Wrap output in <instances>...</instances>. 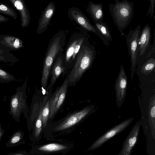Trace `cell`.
I'll list each match as a JSON object with an SVG mask.
<instances>
[{"mask_svg": "<svg viewBox=\"0 0 155 155\" xmlns=\"http://www.w3.org/2000/svg\"><path fill=\"white\" fill-rule=\"evenodd\" d=\"M26 87L25 81L21 86L16 88V92L10 98L8 113L17 121L20 120L22 113L25 117L28 116V107L26 102Z\"/></svg>", "mask_w": 155, "mask_h": 155, "instance_id": "obj_4", "label": "cell"}, {"mask_svg": "<svg viewBox=\"0 0 155 155\" xmlns=\"http://www.w3.org/2000/svg\"><path fill=\"white\" fill-rule=\"evenodd\" d=\"M88 39L87 37L81 33H75L71 37L64 54V61L67 64L75 60L82 45Z\"/></svg>", "mask_w": 155, "mask_h": 155, "instance_id": "obj_6", "label": "cell"}, {"mask_svg": "<svg viewBox=\"0 0 155 155\" xmlns=\"http://www.w3.org/2000/svg\"><path fill=\"white\" fill-rule=\"evenodd\" d=\"M127 83V78L123 65L121 64L120 71L115 82L114 89L117 105L120 108L125 99Z\"/></svg>", "mask_w": 155, "mask_h": 155, "instance_id": "obj_8", "label": "cell"}, {"mask_svg": "<svg viewBox=\"0 0 155 155\" xmlns=\"http://www.w3.org/2000/svg\"><path fill=\"white\" fill-rule=\"evenodd\" d=\"M21 134L20 132H17L12 137L10 140V143L14 144L18 142L20 140Z\"/></svg>", "mask_w": 155, "mask_h": 155, "instance_id": "obj_27", "label": "cell"}, {"mask_svg": "<svg viewBox=\"0 0 155 155\" xmlns=\"http://www.w3.org/2000/svg\"><path fill=\"white\" fill-rule=\"evenodd\" d=\"M96 55L95 47L90 44L88 39L82 44L80 49L69 76L68 81L74 82L80 78L90 67Z\"/></svg>", "mask_w": 155, "mask_h": 155, "instance_id": "obj_2", "label": "cell"}, {"mask_svg": "<svg viewBox=\"0 0 155 155\" xmlns=\"http://www.w3.org/2000/svg\"><path fill=\"white\" fill-rule=\"evenodd\" d=\"M15 79L13 75L0 68V83H8L14 81Z\"/></svg>", "mask_w": 155, "mask_h": 155, "instance_id": "obj_23", "label": "cell"}, {"mask_svg": "<svg viewBox=\"0 0 155 155\" xmlns=\"http://www.w3.org/2000/svg\"><path fill=\"white\" fill-rule=\"evenodd\" d=\"M8 21V19L4 16L0 14V23L7 22Z\"/></svg>", "mask_w": 155, "mask_h": 155, "instance_id": "obj_29", "label": "cell"}, {"mask_svg": "<svg viewBox=\"0 0 155 155\" xmlns=\"http://www.w3.org/2000/svg\"><path fill=\"white\" fill-rule=\"evenodd\" d=\"M55 10L56 6L54 3L50 2L42 12L38 21L36 31L37 34H41L47 29Z\"/></svg>", "mask_w": 155, "mask_h": 155, "instance_id": "obj_11", "label": "cell"}, {"mask_svg": "<svg viewBox=\"0 0 155 155\" xmlns=\"http://www.w3.org/2000/svg\"><path fill=\"white\" fill-rule=\"evenodd\" d=\"M150 2L149 8L147 11V15H149L151 18L153 17L154 12V7L155 4V0H148Z\"/></svg>", "mask_w": 155, "mask_h": 155, "instance_id": "obj_26", "label": "cell"}, {"mask_svg": "<svg viewBox=\"0 0 155 155\" xmlns=\"http://www.w3.org/2000/svg\"><path fill=\"white\" fill-rule=\"evenodd\" d=\"M133 120V118H130L113 127L98 138L88 150H93L100 147L108 140L124 130Z\"/></svg>", "mask_w": 155, "mask_h": 155, "instance_id": "obj_9", "label": "cell"}, {"mask_svg": "<svg viewBox=\"0 0 155 155\" xmlns=\"http://www.w3.org/2000/svg\"><path fill=\"white\" fill-rule=\"evenodd\" d=\"M64 61V54L62 52L58 55L54 61L52 71L50 84L51 87L54 84L57 78L65 69V67L63 66Z\"/></svg>", "mask_w": 155, "mask_h": 155, "instance_id": "obj_18", "label": "cell"}, {"mask_svg": "<svg viewBox=\"0 0 155 155\" xmlns=\"http://www.w3.org/2000/svg\"><path fill=\"white\" fill-rule=\"evenodd\" d=\"M68 84V79L64 81L50 100L49 102L50 118L53 116L63 103L66 94Z\"/></svg>", "mask_w": 155, "mask_h": 155, "instance_id": "obj_10", "label": "cell"}, {"mask_svg": "<svg viewBox=\"0 0 155 155\" xmlns=\"http://www.w3.org/2000/svg\"><path fill=\"white\" fill-rule=\"evenodd\" d=\"M2 131H0V139L1 138V137L2 136Z\"/></svg>", "mask_w": 155, "mask_h": 155, "instance_id": "obj_31", "label": "cell"}, {"mask_svg": "<svg viewBox=\"0 0 155 155\" xmlns=\"http://www.w3.org/2000/svg\"><path fill=\"white\" fill-rule=\"evenodd\" d=\"M68 15L71 21L75 22L83 29L93 32L99 37V34L95 26L91 23L80 9L76 7H71L68 10Z\"/></svg>", "mask_w": 155, "mask_h": 155, "instance_id": "obj_7", "label": "cell"}, {"mask_svg": "<svg viewBox=\"0 0 155 155\" xmlns=\"http://www.w3.org/2000/svg\"><path fill=\"white\" fill-rule=\"evenodd\" d=\"M0 13L9 16L15 19H16L18 15L15 10L8 5L0 4Z\"/></svg>", "mask_w": 155, "mask_h": 155, "instance_id": "obj_22", "label": "cell"}, {"mask_svg": "<svg viewBox=\"0 0 155 155\" xmlns=\"http://www.w3.org/2000/svg\"><path fill=\"white\" fill-rule=\"evenodd\" d=\"M0 61L7 62H13L12 61L7 59L3 55L0 54Z\"/></svg>", "mask_w": 155, "mask_h": 155, "instance_id": "obj_28", "label": "cell"}, {"mask_svg": "<svg viewBox=\"0 0 155 155\" xmlns=\"http://www.w3.org/2000/svg\"><path fill=\"white\" fill-rule=\"evenodd\" d=\"M148 120L150 126L151 133L155 138V95L150 98L148 107Z\"/></svg>", "mask_w": 155, "mask_h": 155, "instance_id": "obj_20", "label": "cell"}, {"mask_svg": "<svg viewBox=\"0 0 155 155\" xmlns=\"http://www.w3.org/2000/svg\"><path fill=\"white\" fill-rule=\"evenodd\" d=\"M14 155H24L22 153H18V154H15Z\"/></svg>", "mask_w": 155, "mask_h": 155, "instance_id": "obj_32", "label": "cell"}, {"mask_svg": "<svg viewBox=\"0 0 155 155\" xmlns=\"http://www.w3.org/2000/svg\"><path fill=\"white\" fill-rule=\"evenodd\" d=\"M87 11L94 23L103 22L104 15L102 3L96 4L89 2Z\"/></svg>", "mask_w": 155, "mask_h": 155, "instance_id": "obj_17", "label": "cell"}, {"mask_svg": "<svg viewBox=\"0 0 155 155\" xmlns=\"http://www.w3.org/2000/svg\"></svg>", "mask_w": 155, "mask_h": 155, "instance_id": "obj_33", "label": "cell"}, {"mask_svg": "<svg viewBox=\"0 0 155 155\" xmlns=\"http://www.w3.org/2000/svg\"><path fill=\"white\" fill-rule=\"evenodd\" d=\"M151 37L150 27L147 24L142 29L138 41V48L137 61L144 53L151 44Z\"/></svg>", "mask_w": 155, "mask_h": 155, "instance_id": "obj_14", "label": "cell"}, {"mask_svg": "<svg viewBox=\"0 0 155 155\" xmlns=\"http://www.w3.org/2000/svg\"><path fill=\"white\" fill-rule=\"evenodd\" d=\"M49 101H48L44 107L42 108V120L44 128H45L47 124L49 115Z\"/></svg>", "mask_w": 155, "mask_h": 155, "instance_id": "obj_24", "label": "cell"}, {"mask_svg": "<svg viewBox=\"0 0 155 155\" xmlns=\"http://www.w3.org/2000/svg\"><path fill=\"white\" fill-rule=\"evenodd\" d=\"M4 51L1 48H0V54L2 55L3 54H4Z\"/></svg>", "mask_w": 155, "mask_h": 155, "instance_id": "obj_30", "label": "cell"}, {"mask_svg": "<svg viewBox=\"0 0 155 155\" xmlns=\"http://www.w3.org/2000/svg\"><path fill=\"white\" fill-rule=\"evenodd\" d=\"M9 1L20 13L21 27L24 28L28 27L31 16L25 1L23 0H9Z\"/></svg>", "mask_w": 155, "mask_h": 155, "instance_id": "obj_15", "label": "cell"}, {"mask_svg": "<svg viewBox=\"0 0 155 155\" xmlns=\"http://www.w3.org/2000/svg\"><path fill=\"white\" fill-rule=\"evenodd\" d=\"M68 147L65 145L56 143H51L42 146L38 148L40 151L46 152H54L60 151L67 149Z\"/></svg>", "mask_w": 155, "mask_h": 155, "instance_id": "obj_21", "label": "cell"}, {"mask_svg": "<svg viewBox=\"0 0 155 155\" xmlns=\"http://www.w3.org/2000/svg\"><path fill=\"white\" fill-rule=\"evenodd\" d=\"M66 38L63 31L56 33L51 39L44 58L41 78V85L46 87L52 65L58 54L63 52Z\"/></svg>", "mask_w": 155, "mask_h": 155, "instance_id": "obj_1", "label": "cell"}, {"mask_svg": "<svg viewBox=\"0 0 155 155\" xmlns=\"http://www.w3.org/2000/svg\"><path fill=\"white\" fill-rule=\"evenodd\" d=\"M42 108L41 109L39 116L37 119L35 124V128L34 132L35 137H38L39 136L42 129Z\"/></svg>", "mask_w": 155, "mask_h": 155, "instance_id": "obj_25", "label": "cell"}, {"mask_svg": "<svg viewBox=\"0 0 155 155\" xmlns=\"http://www.w3.org/2000/svg\"><path fill=\"white\" fill-rule=\"evenodd\" d=\"M0 44L10 51H17L25 47L20 38L9 35H0Z\"/></svg>", "mask_w": 155, "mask_h": 155, "instance_id": "obj_16", "label": "cell"}, {"mask_svg": "<svg viewBox=\"0 0 155 155\" xmlns=\"http://www.w3.org/2000/svg\"><path fill=\"white\" fill-rule=\"evenodd\" d=\"M141 31L140 26V25H138L134 29L130 30L126 38L128 53L130 56L131 75L132 81L134 73L136 71V67L137 64L138 41Z\"/></svg>", "mask_w": 155, "mask_h": 155, "instance_id": "obj_5", "label": "cell"}, {"mask_svg": "<svg viewBox=\"0 0 155 155\" xmlns=\"http://www.w3.org/2000/svg\"><path fill=\"white\" fill-rule=\"evenodd\" d=\"M91 110L90 107H87L79 111L73 113L68 117L57 126L55 130L57 131L63 130L72 126L89 114Z\"/></svg>", "mask_w": 155, "mask_h": 155, "instance_id": "obj_12", "label": "cell"}, {"mask_svg": "<svg viewBox=\"0 0 155 155\" xmlns=\"http://www.w3.org/2000/svg\"><path fill=\"white\" fill-rule=\"evenodd\" d=\"M141 125L137 122L129 134L124 142L120 155H130L132 150L136 143Z\"/></svg>", "mask_w": 155, "mask_h": 155, "instance_id": "obj_13", "label": "cell"}, {"mask_svg": "<svg viewBox=\"0 0 155 155\" xmlns=\"http://www.w3.org/2000/svg\"><path fill=\"white\" fill-rule=\"evenodd\" d=\"M109 4V10L115 25L122 33L130 24L133 17L134 5L127 0H115Z\"/></svg>", "mask_w": 155, "mask_h": 155, "instance_id": "obj_3", "label": "cell"}, {"mask_svg": "<svg viewBox=\"0 0 155 155\" xmlns=\"http://www.w3.org/2000/svg\"><path fill=\"white\" fill-rule=\"evenodd\" d=\"M94 26L99 34V37L104 45L108 46L113 40L111 34L107 25L102 22L95 23Z\"/></svg>", "mask_w": 155, "mask_h": 155, "instance_id": "obj_19", "label": "cell"}]
</instances>
